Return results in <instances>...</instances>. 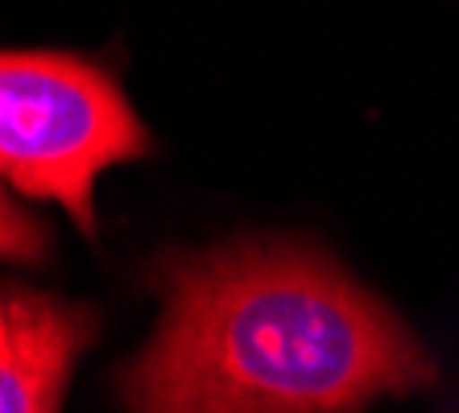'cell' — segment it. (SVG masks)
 I'll return each mask as SVG.
<instances>
[{"mask_svg":"<svg viewBox=\"0 0 459 413\" xmlns=\"http://www.w3.org/2000/svg\"><path fill=\"white\" fill-rule=\"evenodd\" d=\"M153 286L161 323L120 376L128 413H356L438 376L406 323L315 244L170 253Z\"/></svg>","mask_w":459,"mask_h":413,"instance_id":"6da1fadb","label":"cell"},{"mask_svg":"<svg viewBox=\"0 0 459 413\" xmlns=\"http://www.w3.org/2000/svg\"><path fill=\"white\" fill-rule=\"evenodd\" d=\"M150 153V133L120 83L91 58L4 50L0 170L13 194L50 199L96 236V178Z\"/></svg>","mask_w":459,"mask_h":413,"instance_id":"7a4b0ae2","label":"cell"},{"mask_svg":"<svg viewBox=\"0 0 459 413\" xmlns=\"http://www.w3.org/2000/svg\"><path fill=\"white\" fill-rule=\"evenodd\" d=\"M91 306L30 286L0 297V413H58L75 356L96 340Z\"/></svg>","mask_w":459,"mask_h":413,"instance_id":"3957f363","label":"cell"},{"mask_svg":"<svg viewBox=\"0 0 459 413\" xmlns=\"http://www.w3.org/2000/svg\"><path fill=\"white\" fill-rule=\"evenodd\" d=\"M0 248L9 261H42L46 248H50V236L33 215L17 211V199L13 191L4 194V236H0Z\"/></svg>","mask_w":459,"mask_h":413,"instance_id":"277c9868","label":"cell"}]
</instances>
